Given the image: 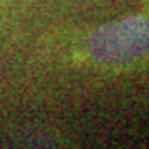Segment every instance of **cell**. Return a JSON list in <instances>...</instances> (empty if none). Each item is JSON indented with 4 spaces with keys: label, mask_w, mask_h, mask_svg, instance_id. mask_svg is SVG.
Masks as SVG:
<instances>
[{
    "label": "cell",
    "mask_w": 149,
    "mask_h": 149,
    "mask_svg": "<svg viewBox=\"0 0 149 149\" xmlns=\"http://www.w3.org/2000/svg\"><path fill=\"white\" fill-rule=\"evenodd\" d=\"M2 2H3V0H0V3H2Z\"/></svg>",
    "instance_id": "cell-2"
},
{
    "label": "cell",
    "mask_w": 149,
    "mask_h": 149,
    "mask_svg": "<svg viewBox=\"0 0 149 149\" xmlns=\"http://www.w3.org/2000/svg\"><path fill=\"white\" fill-rule=\"evenodd\" d=\"M86 56L104 70H133L149 58V17H121L88 33Z\"/></svg>",
    "instance_id": "cell-1"
}]
</instances>
